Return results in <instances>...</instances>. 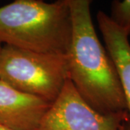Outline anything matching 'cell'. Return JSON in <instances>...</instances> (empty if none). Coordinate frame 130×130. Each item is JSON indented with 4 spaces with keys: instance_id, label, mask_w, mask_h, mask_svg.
Wrapping results in <instances>:
<instances>
[{
    "instance_id": "52a82bcc",
    "label": "cell",
    "mask_w": 130,
    "mask_h": 130,
    "mask_svg": "<svg viewBox=\"0 0 130 130\" xmlns=\"http://www.w3.org/2000/svg\"><path fill=\"white\" fill-rule=\"evenodd\" d=\"M111 20L117 26L130 36V0L112 2L111 7Z\"/></svg>"
},
{
    "instance_id": "7a4b0ae2",
    "label": "cell",
    "mask_w": 130,
    "mask_h": 130,
    "mask_svg": "<svg viewBox=\"0 0 130 130\" xmlns=\"http://www.w3.org/2000/svg\"><path fill=\"white\" fill-rule=\"evenodd\" d=\"M72 35L68 0H16L0 7V41L5 45L66 55Z\"/></svg>"
},
{
    "instance_id": "9c48e42d",
    "label": "cell",
    "mask_w": 130,
    "mask_h": 130,
    "mask_svg": "<svg viewBox=\"0 0 130 130\" xmlns=\"http://www.w3.org/2000/svg\"><path fill=\"white\" fill-rule=\"evenodd\" d=\"M2 43L0 41V56H1V52H2Z\"/></svg>"
},
{
    "instance_id": "ba28073f",
    "label": "cell",
    "mask_w": 130,
    "mask_h": 130,
    "mask_svg": "<svg viewBox=\"0 0 130 130\" xmlns=\"http://www.w3.org/2000/svg\"><path fill=\"white\" fill-rule=\"evenodd\" d=\"M0 130H11L8 129V128H7V127H5L4 126H2L0 125Z\"/></svg>"
},
{
    "instance_id": "8992f818",
    "label": "cell",
    "mask_w": 130,
    "mask_h": 130,
    "mask_svg": "<svg viewBox=\"0 0 130 130\" xmlns=\"http://www.w3.org/2000/svg\"><path fill=\"white\" fill-rule=\"evenodd\" d=\"M98 28L108 53L116 66L124 95L128 121L123 130H130V43L129 36L103 11L97 14Z\"/></svg>"
},
{
    "instance_id": "5b68a950",
    "label": "cell",
    "mask_w": 130,
    "mask_h": 130,
    "mask_svg": "<svg viewBox=\"0 0 130 130\" xmlns=\"http://www.w3.org/2000/svg\"><path fill=\"white\" fill-rule=\"evenodd\" d=\"M51 104L0 79V125L11 130H35Z\"/></svg>"
},
{
    "instance_id": "6da1fadb",
    "label": "cell",
    "mask_w": 130,
    "mask_h": 130,
    "mask_svg": "<svg viewBox=\"0 0 130 130\" xmlns=\"http://www.w3.org/2000/svg\"><path fill=\"white\" fill-rule=\"evenodd\" d=\"M72 35L66 56L69 77L85 101L103 114L126 111L124 95L111 57L99 41L89 0H68Z\"/></svg>"
},
{
    "instance_id": "277c9868",
    "label": "cell",
    "mask_w": 130,
    "mask_h": 130,
    "mask_svg": "<svg viewBox=\"0 0 130 130\" xmlns=\"http://www.w3.org/2000/svg\"><path fill=\"white\" fill-rule=\"evenodd\" d=\"M127 111L103 114L85 101L70 79L35 130H123Z\"/></svg>"
},
{
    "instance_id": "3957f363",
    "label": "cell",
    "mask_w": 130,
    "mask_h": 130,
    "mask_svg": "<svg viewBox=\"0 0 130 130\" xmlns=\"http://www.w3.org/2000/svg\"><path fill=\"white\" fill-rule=\"evenodd\" d=\"M69 79L66 55L2 46L0 79L20 92L52 103Z\"/></svg>"
}]
</instances>
